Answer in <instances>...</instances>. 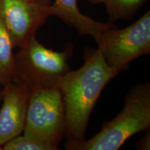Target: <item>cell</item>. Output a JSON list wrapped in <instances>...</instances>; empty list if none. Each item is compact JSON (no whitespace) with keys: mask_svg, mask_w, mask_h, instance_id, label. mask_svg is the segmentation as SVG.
<instances>
[{"mask_svg":"<svg viewBox=\"0 0 150 150\" xmlns=\"http://www.w3.org/2000/svg\"><path fill=\"white\" fill-rule=\"evenodd\" d=\"M115 76L98 49L86 50L83 65L65 74L59 88L65 110L64 136L68 140L85 139L92 110L103 89Z\"/></svg>","mask_w":150,"mask_h":150,"instance_id":"1","label":"cell"},{"mask_svg":"<svg viewBox=\"0 0 150 150\" xmlns=\"http://www.w3.org/2000/svg\"><path fill=\"white\" fill-rule=\"evenodd\" d=\"M150 127V85L134 86L127 93L123 109L104 125L98 134L86 140H68L67 150H117L134 135Z\"/></svg>","mask_w":150,"mask_h":150,"instance_id":"2","label":"cell"},{"mask_svg":"<svg viewBox=\"0 0 150 150\" xmlns=\"http://www.w3.org/2000/svg\"><path fill=\"white\" fill-rule=\"evenodd\" d=\"M70 52L53 51L33 38L14 55L18 79L32 91L59 88L70 70L67 60Z\"/></svg>","mask_w":150,"mask_h":150,"instance_id":"3","label":"cell"},{"mask_svg":"<svg viewBox=\"0 0 150 150\" xmlns=\"http://www.w3.org/2000/svg\"><path fill=\"white\" fill-rule=\"evenodd\" d=\"M97 49L115 75L129 63L150 53V12L124 29L116 26L95 38Z\"/></svg>","mask_w":150,"mask_h":150,"instance_id":"4","label":"cell"},{"mask_svg":"<svg viewBox=\"0 0 150 150\" xmlns=\"http://www.w3.org/2000/svg\"><path fill=\"white\" fill-rule=\"evenodd\" d=\"M24 135L59 143L64 136L65 110L59 88L32 91Z\"/></svg>","mask_w":150,"mask_h":150,"instance_id":"5","label":"cell"},{"mask_svg":"<svg viewBox=\"0 0 150 150\" xmlns=\"http://www.w3.org/2000/svg\"><path fill=\"white\" fill-rule=\"evenodd\" d=\"M53 4L33 0H0V20L13 48H22L52 16H56Z\"/></svg>","mask_w":150,"mask_h":150,"instance_id":"6","label":"cell"},{"mask_svg":"<svg viewBox=\"0 0 150 150\" xmlns=\"http://www.w3.org/2000/svg\"><path fill=\"white\" fill-rule=\"evenodd\" d=\"M1 91L3 104L0 109V146L24 131L29 101L32 90L18 79L4 85Z\"/></svg>","mask_w":150,"mask_h":150,"instance_id":"7","label":"cell"},{"mask_svg":"<svg viewBox=\"0 0 150 150\" xmlns=\"http://www.w3.org/2000/svg\"><path fill=\"white\" fill-rule=\"evenodd\" d=\"M56 16L67 26L76 29L81 35H89L94 38L102 31L115 27L112 23H104L93 20L81 13L77 0H54Z\"/></svg>","mask_w":150,"mask_h":150,"instance_id":"8","label":"cell"},{"mask_svg":"<svg viewBox=\"0 0 150 150\" xmlns=\"http://www.w3.org/2000/svg\"><path fill=\"white\" fill-rule=\"evenodd\" d=\"M9 35L0 20V85L18 80Z\"/></svg>","mask_w":150,"mask_h":150,"instance_id":"9","label":"cell"},{"mask_svg":"<svg viewBox=\"0 0 150 150\" xmlns=\"http://www.w3.org/2000/svg\"><path fill=\"white\" fill-rule=\"evenodd\" d=\"M145 0H105L106 12L110 22L128 20L134 16Z\"/></svg>","mask_w":150,"mask_h":150,"instance_id":"10","label":"cell"},{"mask_svg":"<svg viewBox=\"0 0 150 150\" xmlns=\"http://www.w3.org/2000/svg\"><path fill=\"white\" fill-rule=\"evenodd\" d=\"M59 143L31 136H18L3 145L4 150H56Z\"/></svg>","mask_w":150,"mask_h":150,"instance_id":"11","label":"cell"},{"mask_svg":"<svg viewBox=\"0 0 150 150\" xmlns=\"http://www.w3.org/2000/svg\"><path fill=\"white\" fill-rule=\"evenodd\" d=\"M149 131L147 132L145 136L140 138L137 143V147L140 149H149Z\"/></svg>","mask_w":150,"mask_h":150,"instance_id":"12","label":"cell"},{"mask_svg":"<svg viewBox=\"0 0 150 150\" xmlns=\"http://www.w3.org/2000/svg\"><path fill=\"white\" fill-rule=\"evenodd\" d=\"M87 1L94 4H104L105 0H87Z\"/></svg>","mask_w":150,"mask_h":150,"instance_id":"13","label":"cell"},{"mask_svg":"<svg viewBox=\"0 0 150 150\" xmlns=\"http://www.w3.org/2000/svg\"><path fill=\"white\" fill-rule=\"evenodd\" d=\"M33 1H40V2H47V3H52V0H33Z\"/></svg>","mask_w":150,"mask_h":150,"instance_id":"14","label":"cell"},{"mask_svg":"<svg viewBox=\"0 0 150 150\" xmlns=\"http://www.w3.org/2000/svg\"><path fill=\"white\" fill-rule=\"evenodd\" d=\"M1 97V91H0V98Z\"/></svg>","mask_w":150,"mask_h":150,"instance_id":"15","label":"cell"},{"mask_svg":"<svg viewBox=\"0 0 150 150\" xmlns=\"http://www.w3.org/2000/svg\"><path fill=\"white\" fill-rule=\"evenodd\" d=\"M0 149H2V148L1 147V146H0Z\"/></svg>","mask_w":150,"mask_h":150,"instance_id":"16","label":"cell"}]
</instances>
